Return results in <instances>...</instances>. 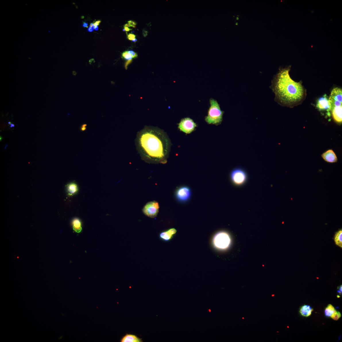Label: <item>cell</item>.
<instances>
[{
    "mask_svg": "<svg viewBox=\"0 0 342 342\" xmlns=\"http://www.w3.org/2000/svg\"><path fill=\"white\" fill-rule=\"evenodd\" d=\"M132 60L127 61L125 63V67L126 69H127V67L128 65L130 64L132 62Z\"/></svg>",
    "mask_w": 342,
    "mask_h": 342,
    "instance_id": "cell-27",
    "label": "cell"
},
{
    "mask_svg": "<svg viewBox=\"0 0 342 342\" xmlns=\"http://www.w3.org/2000/svg\"><path fill=\"white\" fill-rule=\"evenodd\" d=\"M127 53L130 54L132 56V58H135L138 57V55L135 52L133 51H127Z\"/></svg>",
    "mask_w": 342,
    "mask_h": 342,
    "instance_id": "cell-22",
    "label": "cell"
},
{
    "mask_svg": "<svg viewBox=\"0 0 342 342\" xmlns=\"http://www.w3.org/2000/svg\"><path fill=\"white\" fill-rule=\"evenodd\" d=\"M290 70V66L280 69L271 87L277 102L282 106L289 107L300 103L306 95L301 83L295 82L291 78Z\"/></svg>",
    "mask_w": 342,
    "mask_h": 342,
    "instance_id": "cell-2",
    "label": "cell"
},
{
    "mask_svg": "<svg viewBox=\"0 0 342 342\" xmlns=\"http://www.w3.org/2000/svg\"><path fill=\"white\" fill-rule=\"evenodd\" d=\"M317 106L321 110L329 111L331 110V104L329 99L326 97L320 98L317 103Z\"/></svg>",
    "mask_w": 342,
    "mask_h": 342,
    "instance_id": "cell-11",
    "label": "cell"
},
{
    "mask_svg": "<svg viewBox=\"0 0 342 342\" xmlns=\"http://www.w3.org/2000/svg\"><path fill=\"white\" fill-rule=\"evenodd\" d=\"M334 240L336 245L342 248V230L341 229L336 232Z\"/></svg>",
    "mask_w": 342,
    "mask_h": 342,
    "instance_id": "cell-18",
    "label": "cell"
},
{
    "mask_svg": "<svg viewBox=\"0 0 342 342\" xmlns=\"http://www.w3.org/2000/svg\"><path fill=\"white\" fill-rule=\"evenodd\" d=\"M159 208L158 202L153 201L148 202L142 209L144 214L150 218H154L158 215Z\"/></svg>",
    "mask_w": 342,
    "mask_h": 342,
    "instance_id": "cell-6",
    "label": "cell"
},
{
    "mask_svg": "<svg viewBox=\"0 0 342 342\" xmlns=\"http://www.w3.org/2000/svg\"><path fill=\"white\" fill-rule=\"evenodd\" d=\"M98 26H97L95 27L94 28V29L95 30H98Z\"/></svg>",
    "mask_w": 342,
    "mask_h": 342,
    "instance_id": "cell-34",
    "label": "cell"
},
{
    "mask_svg": "<svg viewBox=\"0 0 342 342\" xmlns=\"http://www.w3.org/2000/svg\"><path fill=\"white\" fill-rule=\"evenodd\" d=\"M329 100L331 104V109L335 107H342L341 89L337 88H334L331 92Z\"/></svg>",
    "mask_w": 342,
    "mask_h": 342,
    "instance_id": "cell-9",
    "label": "cell"
},
{
    "mask_svg": "<svg viewBox=\"0 0 342 342\" xmlns=\"http://www.w3.org/2000/svg\"><path fill=\"white\" fill-rule=\"evenodd\" d=\"M66 189L67 195L69 196L76 195L78 191V184L73 182L67 184L66 187Z\"/></svg>",
    "mask_w": 342,
    "mask_h": 342,
    "instance_id": "cell-13",
    "label": "cell"
},
{
    "mask_svg": "<svg viewBox=\"0 0 342 342\" xmlns=\"http://www.w3.org/2000/svg\"><path fill=\"white\" fill-rule=\"evenodd\" d=\"M127 38L129 40L132 41L135 38L136 35H135L134 34H129L128 35L127 34Z\"/></svg>",
    "mask_w": 342,
    "mask_h": 342,
    "instance_id": "cell-23",
    "label": "cell"
},
{
    "mask_svg": "<svg viewBox=\"0 0 342 342\" xmlns=\"http://www.w3.org/2000/svg\"><path fill=\"white\" fill-rule=\"evenodd\" d=\"M122 57L124 59L128 61L132 60V57L131 55L125 51L122 54Z\"/></svg>",
    "mask_w": 342,
    "mask_h": 342,
    "instance_id": "cell-21",
    "label": "cell"
},
{
    "mask_svg": "<svg viewBox=\"0 0 342 342\" xmlns=\"http://www.w3.org/2000/svg\"><path fill=\"white\" fill-rule=\"evenodd\" d=\"M322 156L326 161L329 163H335L337 161L336 155L333 151L331 150H328L323 153Z\"/></svg>",
    "mask_w": 342,
    "mask_h": 342,
    "instance_id": "cell-12",
    "label": "cell"
},
{
    "mask_svg": "<svg viewBox=\"0 0 342 342\" xmlns=\"http://www.w3.org/2000/svg\"><path fill=\"white\" fill-rule=\"evenodd\" d=\"M128 23L130 24L131 27H133L134 28L135 27V26L137 24L135 22L131 20L128 21Z\"/></svg>",
    "mask_w": 342,
    "mask_h": 342,
    "instance_id": "cell-25",
    "label": "cell"
},
{
    "mask_svg": "<svg viewBox=\"0 0 342 342\" xmlns=\"http://www.w3.org/2000/svg\"><path fill=\"white\" fill-rule=\"evenodd\" d=\"M177 232V230L174 228L169 229L160 233L159 238L164 241H169L173 238Z\"/></svg>",
    "mask_w": 342,
    "mask_h": 342,
    "instance_id": "cell-10",
    "label": "cell"
},
{
    "mask_svg": "<svg viewBox=\"0 0 342 342\" xmlns=\"http://www.w3.org/2000/svg\"><path fill=\"white\" fill-rule=\"evenodd\" d=\"M95 27V26H94V25L93 26H89V27L88 28V32H93L94 30V29Z\"/></svg>",
    "mask_w": 342,
    "mask_h": 342,
    "instance_id": "cell-26",
    "label": "cell"
},
{
    "mask_svg": "<svg viewBox=\"0 0 342 342\" xmlns=\"http://www.w3.org/2000/svg\"><path fill=\"white\" fill-rule=\"evenodd\" d=\"M73 229L76 233H79L82 231L81 222L78 218H75L72 221Z\"/></svg>",
    "mask_w": 342,
    "mask_h": 342,
    "instance_id": "cell-17",
    "label": "cell"
},
{
    "mask_svg": "<svg viewBox=\"0 0 342 342\" xmlns=\"http://www.w3.org/2000/svg\"><path fill=\"white\" fill-rule=\"evenodd\" d=\"M209 312H211V310H209Z\"/></svg>",
    "mask_w": 342,
    "mask_h": 342,
    "instance_id": "cell-36",
    "label": "cell"
},
{
    "mask_svg": "<svg viewBox=\"0 0 342 342\" xmlns=\"http://www.w3.org/2000/svg\"><path fill=\"white\" fill-rule=\"evenodd\" d=\"M331 318L335 321H337L341 317V314L340 312H337L336 310L330 316Z\"/></svg>",
    "mask_w": 342,
    "mask_h": 342,
    "instance_id": "cell-20",
    "label": "cell"
},
{
    "mask_svg": "<svg viewBox=\"0 0 342 342\" xmlns=\"http://www.w3.org/2000/svg\"><path fill=\"white\" fill-rule=\"evenodd\" d=\"M82 26H83V27H84L88 28V24L87 23L84 22V24H83Z\"/></svg>",
    "mask_w": 342,
    "mask_h": 342,
    "instance_id": "cell-31",
    "label": "cell"
},
{
    "mask_svg": "<svg viewBox=\"0 0 342 342\" xmlns=\"http://www.w3.org/2000/svg\"><path fill=\"white\" fill-rule=\"evenodd\" d=\"M212 244L215 248L219 250H226L231 244L229 234L225 231H221L216 233L212 239Z\"/></svg>",
    "mask_w": 342,
    "mask_h": 342,
    "instance_id": "cell-4",
    "label": "cell"
},
{
    "mask_svg": "<svg viewBox=\"0 0 342 342\" xmlns=\"http://www.w3.org/2000/svg\"><path fill=\"white\" fill-rule=\"evenodd\" d=\"M87 125L86 124H82L81 126L80 127V131L82 132H84L86 131L87 130Z\"/></svg>",
    "mask_w": 342,
    "mask_h": 342,
    "instance_id": "cell-24",
    "label": "cell"
},
{
    "mask_svg": "<svg viewBox=\"0 0 342 342\" xmlns=\"http://www.w3.org/2000/svg\"><path fill=\"white\" fill-rule=\"evenodd\" d=\"M335 310L333 306L331 304H329L325 310V316L327 317H330Z\"/></svg>",
    "mask_w": 342,
    "mask_h": 342,
    "instance_id": "cell-19",
    "label": "cell"
},
{
    "mask_svg": "<svg viewBox=\"0 0 342 342\" xmlns=\"http://www.w3.org/2000/svg\"><path fill=\"white\" fill-rule=\"evenodd\" d=\"M230 179L234 185L241 186L244 185L248 179L247 172L244 169L240 167L234 168L230 174Z\"/></svg>",
    "mask_w": 342,
    "mask_h": 342,
    "instance_id": "cell-5",
    "label": "cell"
},
{
    "mask_svg": "<svg viewBox=\"0 0 342 342\" xmlns=\"http://www.w3.org/2000/svg\"><path fill=\"white\" fill-rule=\"evenodd\" d=\"M124 27H131V26L129 24H126L124 26Z\"/></svg>",
    "mask_w": 342,
    "mask_h": 342,
    "instance_id": "cell-33",
    "label": "cell"
},
{
    "mask_svg": "<svg viewBox=\"0 0 342 342\" xmlns=\"http://www.w3.org/2000/svg\"><path fill=\"white\" fill-rule=\"evenodd\" d=\"M313 310L310 306L305 305L301 307L300 312L302 316L308 317L311 315Z\"/></svg>",
    "mask_w": 342,
    "mask_h": 342,
    "instance_id": "cell-16",
    "label": "cell"
},
{
    "mask_svg": "<svg viewBox=\"0 0 342 342\" xmlns=\"http://www.w3.org/2000/svg\"><path fill=\"white\" fill-rule=\"evenodd\" d=\"M137 41V39L136 38H135V39L133 40H132V41L133 42H135L136 41Z\"/></svg>",
    "mask_w": 342,
    "mask_h": 342,
    "instance_id": "cell-35",
    "label": "cell"
},
{
    "mask_svg": "<svg viewBox=\"0 0 342 342\" xmlns=\"http://www.w3.org/2000/svg\"><path fill=\"white\" fill-rule=\"evenodd\" d=\"M338 292L340 294H342V285H341L340 286V287L339 288V291H338Z\"/></svg>",
    "mask_w": 342,
    "mask_h": 342,
    "instance_id": "cell-32",
    "label": "cell"
},
{
    "mask_svg": "<svg viewBox=\"0 0 342 342\" xmlns=\"http://www.w3.org/2000/svg\"><path fill=\"white\" fill-rule=\"evenodd\" d=\"M101 22V21H100V20L97 21L96 22H95L94 24V25L95 27L98 26L99 25V24Z\"/></svg>",
    "mask_w": 342,
    "mask_h": 342,
    "instance_id": "cell-29",
    "label": "cell"
},
{
    "mask_svg": "<svg viewBox=\"0 0 342 342\" xmlns=\"http://www.w3.org/2000/svg\"><path fill=\"white\" fill-rule=\"evenodd\" d=\"M175 196L178 201L184 202L188 201L192 195L190 188L186 186L179 187L175 192Z\"/></svg>",
    "mask_w": 342,
    "mask_h": 342,
    "instance_id": "cell-8",
    "label": "cell"
},
{
    "mask_svg": "<svg viewBox=\"0 0 342 342\" xmlns=\"http://www.w3.org/2000/svg\"><path fill=\"white\" fill-rule=\"evenodd\" d=\"M124 28H125V29H123V30L124 31L129 32V31H130V30H132V29H129V28H128V27H124Z\"/></svg>",
    "mask_w": 342,
    "mask_h": 342,
    "instance_id": "cell-30",
    "label": "cell"
},
{
    "mask_svg": "<svg viewBox=\"0 0 342 342\" xmlns=\"http://www.w3.org/2000/svg\"><path fill=\"white\" fill-rule=\"evenodd\" d=\"M148 34V32L147 31H146L145 30H143V35L144 36V37H146L147 36Z\"/></svg>",
    "mask_w": 342,
    "mask_h": 342,
    "instance_id": "cell-28",
    "label": "cell"
},
{
    "mask_svg": "<svg viewBox=\"0 0 342 342\" xmlns=\"http://www.w3.org/2000/svg\"><path fill=\"white\" fill-rule=\"evenodd\" d=\"M137 144L140 155L147 162L162 164L167 162L171 143L167 134L161 129L145 128L138 134Z\"/></svg>",
    "mask_w": 342,
    "mask_h": 342,
    "instance_id": "cell-1",
    "label": "cell"
},
{
    "mask_svg": "<svg viewBox=\"0 0 342 342\" xmlns=\"http://www.w3.org/2000/svg\"><path fill=\"white\" fill-rule=\"evenodd\" d=\"M331 110L335 121L339 123L341 122L342 121V107H334Z\"/></svg>",
    "mask_w": 342,
    "mask_h": 342,
    "instance_id": "cell-14",
    "label": "cell"
},
{
    "mask_svg": "<svg viewBox=\"0 0 342 342\" xmlns=\"http://www.w3.org/2000/svg\"><path fill=\"white\" fill-rule=\"evenodd\" d=\"M142 339L138 337L137 336L131 334H127L121 339V342H141Z\"/></svg>",
    "mask_w": 342,
    "mask_h": 342,
    "instance_id": "cell-15",
    "label": "cell"
},
{
    "mask_svg": "<svg viewBox=\"0 0 342 342\" xmlns=\"http://www.w3.org/2000/svg\"><path fill=\"white\" fill-rule=\"evenodd\" d=\"M197 127L196 123L193 120L189 118L182 119L178 124L180 130L186 134H190L195 130Z\"/></svg>",
    "mask_w": 342,
    "mask_h": 342,
    "instance_id": "cell-7",
    "label": "cell"
},
{
    "mask_svg": "<svg viewBox=\"0 0 342 342\" xmlns=\"http://www.w3.org/2000/svg\"><path fill=\"white\" fill-rule=\"evenodd\" d=\"M210 102V106L205 121L209 124L220 125L223 121L224 112L221 110L219 104L216 100L211 99Z\"/></svg>",
    "mask_w": 342,
    "mask_h": 342,
    "instance_id": "cell-3",
    "label": "cell"
}]
</instances>
